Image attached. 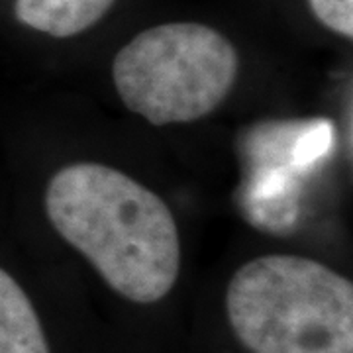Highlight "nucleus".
<instances>
[{"label":"nucleus","instance_id":"obj_1","mask_svg":"<svg viewBox=\"0 0 353 353\" xmlns=\"http://www.w3.org/2000/svg\"><path fill=\"white\" fill-rule=\"evenodd\" d=\"M51 226L106 285L138 304L175 287L181 241L171 208L145 185L102 163H71L46 189Z\"/></svg>","mask_w":353,"mask_h":353},{"label":"nucleus","instance_id":"obj_3","mask_svg":"<svg viewBox=\"0 0 353 353\" xmlns=\"http://www.w3.org/2000/svg\"><path fill=\"white\" fill-rule=\"evenodd\" d=\"M238 75L234 43L196 22L153 26L128 41L112 63L120 101L153 126L206 118L226 101Z\"/></svg>","mask_w":353,"mask_h":353},{"label":"nucleus","instance_id":"obj_2","mask_svg":"<svg viewBox=\"0 0 353 353\" xmlns=\"http://www.w3.org/2000/svg\"><path fill=\"white\" fill-rule=\"evenodd\" d=\"M226 312L252 353H353V285L301 255H263L230 279Z\"/></svg>","mask_w":353,"mask_h":353},{"label":"nucleus","instance_id":"obj_5","mask_svg":"<svg viewBox=\"0 0 353 353\" xmlns=\"http://www.w3.org/2000/svg\"><path fill=\"white\" fill-rule=\"evenodd\" d=\"M116 0H14L20 24L51 38H71L101 22Z\"/></svg>","mask_w":353,"mask_h":353},{"label":"nucleus","instance_id":"obj_6","mask_svg":"<svg viewBox=\"0 0 353 353\" xmlns=\"http://www.w3.org/2000/svg\"><path fill=\"white\" fill-rule=\"evenodd\" d=\"M0 353H50L36 308L4 269H0Z\"/></svg>","mask_w":353,"mask_h":353},{"label":"nucleus","instance_id":"obj_4","mask_svg":"<svg viewBox=\"0 0 353 353\" xmlns=\"http://www.w3.org/2000/svg\"><path fill=\"white\" fill-rule=\"evenodd\" d=\"M334 148L336 128L328 118L259 120L240 128L234 204L241 218L265 234H292L303 222L308 187Z\"/></svg>","mask_w":353,"mask_h":353},{"label":"nucleus","instance_id":"obj_7","mask_svg":"<svg viewBox=\"0 0 353 353\" xmlns=\"http://www.w3.org/2000/svg\"><path fill=\"white\" fill-rule=\"evenodd\" d=\"M320 24L343 38H353V0H308Z\"/></svg>","mask_w":353,"mask_h":353}]
</instances>
